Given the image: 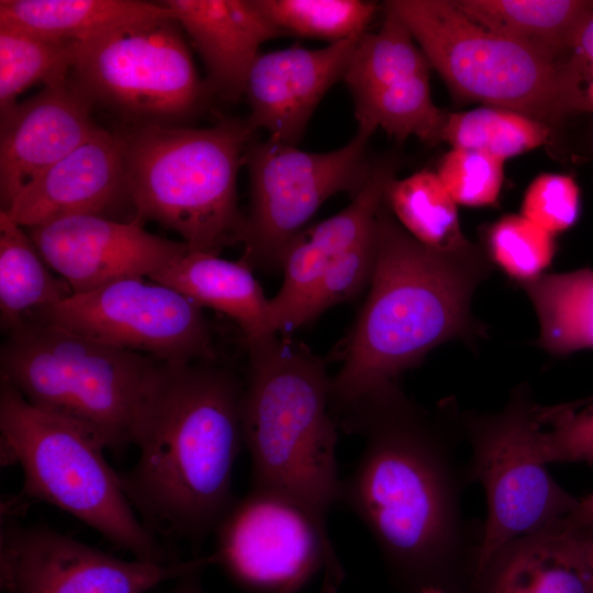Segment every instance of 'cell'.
Instances as JSON below:
<instances>
[{
    "mask_svg": "<svg viewBox=\"0 0 593 593\" xmlns=\"http://www.w3.org/2000/svg\"><path fill=\"white\" fill-rule=\"evenodd\" d=\"M443 412L432 414L396 382L335 418L365 441L355 470L342 480L339 503L362 521L392 574L415 593L444 589L454 566L468 556L475 560L460 507L468 480L454 455L457 425L447 403Z\"/></svg>",
    "mask_w": 593,
    "mask_h": 593,
    "instance_id": "1",
    "label": "cell"
},
{
    "mask_svg": "<svg viewBox=\"0 0 593 593\" xmlns=\"http://www.w3.org/2000/svg\"><path fill=\"white\" fill-rule=\"evenodd\" d=\"M242 396L243 382L216 359L159 365L134 434L138 459L119 472L155 537L199 546L235 500Z\"/></svg>",
    "mask_w": 593,
    "mask_h": 593,
    "instance_id": "2",
    "label": "cell"
},
{
    "mask_svg": "<svg viewBox=\"0 0 593 593\" xmlns=\"http://www.w3.org/2000/svg\"><path fill=\"white\" fill-rule=\"evenodd\" d=\"M491 271L489 258L475 246L459 253L425 247L383 202L369 293L347 340L344 363L331 379L333 416L396 383L444 343L474 345L482 338L485 328L472 314L471 300Z\"/></svg>",
    "mask_w": 593,
    "mask_h": 593,
    "instance_id": "3",
    "label": "cell"
},
{
    "mask_svg": "<svg viewBox=\"0 0 593 593\" xmlns=\"http://www.w3.org/2000/svg\"><path fill=\"white\" fill-rule=\"evenodd\" d=\"M245 343L242 430L250 486L288 499L329 538L327 517L342 488L332 378L322 359L279 333Z\"/></svg>",
    "mask_w": 593,
    "mask_h": 593,
    "instance_id": "4",
    "label": "cell"
},
{
    "mask_svg": "<svg viewBox=\"0 0 593 593\" xmlns=\"http://www.w3.org/2000/svg\"><path fill=\"white\" fill-rule=\"evenodd\" d=\"M254 132L236 119L203 128L142 124L122 132L134 219L176 231L190 249L219 255L242 243L236 182Z\"/></svg>",
    "mask_w": 593,
    "mask_h": 593,
    "instance_id": "5",
    "label": "cell"
},
{
    "mask_svg": "<svg viewBox=\"0 0 593 593\" xmlns=\"http://www.w3.org/2000/svg\"><path fill=\"white\" fill-rule=\"evenodd\" d=\"M160 363L36 322L7 333L0 349L1 382L113 451L134 443Z\"/></svg>",
    "mask_w": 593,
    "mask_h": 593,
    "instance_id": "6",
    "label": "cell"
},
{
    "mask_svg": "<svg viewBox=\"0 0 593 593\" xmlns=\"http://www.w3.org/2000/svg\"><path fill=\"white\" fill-rule=\"evenodd\" d=\"M1 457L20 465L21 494L68 512L134 559H179L138 518L103 448L74 424L31 405L11 385L0 387Z\"/></svg>",
    "mask_w": 593,
    "mask_h": 593,
    "instance_id": "7",
    "label": "cell"
},
{
    "mask_svg": "<svg viewBox=\"0 0 593 593\" xmlns=\"http://www.w3.org/2000/svg\"><path fill=\"white\" fill-rule=\"evenodd\" d=\"M406 25L430 66L460 97L513 110L547 125L583 112L573 67L472 21L452 1L384 3Z\"/></svg>",
    "mask_w": 593,
    "mask_h": 593,
    "instance_id": "8",
    "label": "cell"
},
{
    "mask_svg": "<svg viewBox=\"0 0 593 593\" xmlns=\"http://www.w3.org/2000/svg\"><path fill=\"white\" fill-rule=\"evenodd\" d=\"M534 406L526 384L516 387L500 411L452 406L471 451L467 480L481 484L486 501L473 571L505 545L557 527L578 504L541 457Z\"/></svg>",
    "mask_w": 593,
    "mask_h": 593,
    "instance_id": "9",
    "label": "cell"
},
{
    "mask_svg": "<svg viewBox=\"0 0 593 593\" xmlns=\"http://www.w3.org/2000/svg\"><path fill=\"white\" fill-rule=\"evenodd\" d=\"M72 79L136 125L170 124L195 111L204 86L181 26L169 15L77 43Z\"/></svg>",
    "mask_w": 593,
    "mask_h": 593,
    "instance_id": "10",
    "label": "cell"
},
{
    "mask_svg": "<svg viewBox=\"0 0 593 593\" xmlns=\"http://www.w3.org/2000/svg\"><path fill=\"white\" fill-rule=\"evenodd\" d=\"M371 135L358 127L346 145L326 153L301 150L269 137L250 142L244 163L250 206L242 260L251 270L280 269L286 248L328 198L338 192L353 198L361 190L373 165L367 155Z\"/></svg>",
    "mask_w": 593,
    "mask_h": 593,
    "instance_id": "11",
    "label": "cell"
},
{
    "mask_svg": "<svg viewBox=\"0 0 593 593\" xmlns=\"http://www.w3.org/2000/svg\"><path fill=\"white\" fill-rule=\"evenodd\" d=\"M27 322L51 325L164 363L216 358L202 307L181 292L144 278L72 294L40 310Z\"/></svg>",
    "mask_w": 593,
    "mask_h": 593,
    "instance_id": "12",
    "label": "cell"
},
{
    "mask_svg": "<svg viewBox=\"0 0 593 593\" xmlns=\"http://www.w3.org/2000/svg\"><path fill=\"white\" fill-rule=\"evenodd\" d=\"M213 535V564L251 592L300 590L321 571V593H336L345 577L331 539L302 508L267 490L250 486L235 497Z\"/></svg>",
    "mask_w": 593,
    "mask_h": 593,
    "instance_id": "13",
    "label": "cell"
},
{
    "mask_svg": "<svg viewBox=\"0 0 593 593\" xmlns=\"http://www.w3.org/2000/svg\"><path fill=\"white\" fill-rule=\"evenodd\" d=\"M212 564L210 555L169 563L130 561L48 526L5 521L1 527L4 593H147Z\"/></svg>",
    "mask_w": 593,
    "mask_h": 593,
    "instance_id": "14",
    "label": "cell"
},
{
    "mask_svg": "<svg viewBox=\"0 0 593 593\" xmlns=\"http://www.w3.org/2000/svg\"><path fill=\"white\" fill-rule=\"evenodd\" d=\"M27 234L74 294L149 277L189 248L145 231L136 219L123 222L94 214L53 220L27 228Z\"/></svg>",
    "mask_w": 593,
    "mask_h": 593,
    "instance_id": "15",
    "label": "cell"
},
{
    "mask_svg": "<svg viewBox=\"0 0 593 593\" xmlns=\"http://www.w3.org/2000/svg\"><path fill=\"white\" fill-rule=\"evenodd\" d=\"M92 105L70 74L0 115L1 210L93 134Z\"/></svg>",
    "mask_w": 593,
    "mask_h": 593,
    "instance_id": "16",
    "label": "cell"
},
{
    "mask_svg": "<svg viewBox=\"0 0 593 593\" xmlns=\"http://www.w3.org/2000/svg\"><path fill=\"white\" fill-rule=\"evenodd\" d=\"M360 37L323 48L294 44L259 54L244 91L251 128L265 130L271 139L296 145L322 98L343 79Z\"/></svg>",
    "mask_w": 593,
    "mask_h": 593,
    "instance_id": "17",
    "label": "cell"
},
{
    "mask_svg": "<svg viewBox=\"0 0 593 593\" xmlns=\"http://www.w3.org/2000/svg\"><path fill=\"white\" fill-rule=\"evenodd\" d=\"M123 133L100 126L80 146L52 166L13 199L7 214L31 228L78 214L105 216L127 195Z\"/></svg>",
    "mask_w": 593,
    "mask_h": 593,
    "instance_id": "18",
    "label": "cell"
},
{
    "mask_svg": "<svg viewBox=\"0 0 593 593\" xmlns=\"http://www.w3.org/2000/svg\"><path fill=\"white\" fill-rule=\"evenodd\" d=\"M393 178V163L373 164L365 186L344 210L306 226L292 239L281 259V288L269 299L271 333L294 328L298 313L327 270L376 233L385 189Z\"/></svg>",
    "mask_w": 593,
    "mask_h": 593,
    "instance_id": "19",
    "label": "cell"
},
{
    "mask_svg": "<svg viewBox=\"0 0 593 593\" xmlns=\"http://www.w3.org/2000/svg\"><path fill=\"white\" fill-rule=\"evenodd\" d=\"M168 15L183 29L208 72L209 87L237 100L262 43L283 35L255 0H164Z\"/></svg>",
    "mask_w": 593,
    "mask_h": 593,
    "instance_id": "20",
    "label": "cell"
},
{
    "mask_svg": "<svg viewBox=\"0 0 593 593\" xmlns=\"http://www.w3.org/2000/svg\"><path fill=\"white\" fill-rule=\"evenodd\" d=\"M474 593H593V577L557 527L514 540L472 573Z\"/></svg>",
    "mask_w": 593,
    "mask_h": 593,
    "instance_id": "21",
    "label": "cell"
},
{
    "mask_svg": "<svg viewBox=\"0 0 593 593\" xmlns=\"http://www.w3.org/2000/svg\"><path fill=\"white\" fill-rule=\"evenodd\" d=\"M148 278L181 292L201 307L226 314L238 325L245 342L271 334L269 299L242 259L231 261L217 254L188 248Z\"/></svg>",
    "mask_w": 593,
    "mask_h": 593,
    "instance_id": "22",
    "label": "cell"
},
{
    "mask_svg": "<svg viewBox=\"0 0 593 593\" xmlns=\"http://www.w3.org/2000/svg\"><path fill=\"white\" fill-rule=\"evenodd\" d=\"M481 26L552 58H566L589 15L590 0H457Z\"/></svg>",
    "mask_w": 593,
    "mask_h": 593,
    "instance_id": "23",
    "label": "cell"
},
{
    "mask_svg": "<svg viewBox=\"0 0 593 593\" xmlns=\"http://www.w3.org/2000/svg\"><path fill=\"white\" fill-rule=\"evenodd\" d=\"M168 15L160 2L138 0H1L0 23L83 43L118 27Z\"/></svg>",
    "mask_w": 593,
    "mask_h": 593,
    "instance_id": "24",
    "label": "cell"
},
{
    "mask_svg": "<svg viewBox=\"0 0 593 593\" xmlns=\"http://www.w3.org/2000/svg\"><path fill=\"white\" fill-rule=\"evenodd\" d=\"M52 270L30 235L0 210V325L5 334L74 294Z\"/></svg>",
    "mask_w": 593,
    "mask_h": 593,
    "instance_id": "25",
    "label": "cell"
},
{
    "mask_svg": "<svg viewBox=\"0 0 593 593\" xmlns=\"http://www.w3.org/2000/svg\"><path fill=\"white\" fill-rule=\"evenodd\" d=\"M519 287L539 321L536 346L557 357L593 349L592 268L544 273Z\"/></svg>",
    "mask_w": 593,
    "mask_h": 593,
    "instance_id": "26",
    "label": "cell"
},
{
    "mask_svg": "<svg viewBox=\"0 0 593 593\" xmlns=\"http://www.w3.org/2000/svg\"><path fill=\"white\" fill-rule=\"evenodd\" d=\"M384 202L399 224L425 247L440 253L473 247L461 231L457 203L436 172L421 170L393 178Z\"/></svg>",
    "mask_w": 593,
    "mask_h": 593,
    "instance_id": "27",
    "label": "cell"
},
{
    "mask_svg": "<svg viewBox=\"0 0 593 593\" xmlns=\"http://www.w3.org/2000/svg\"><path fill=\"white\" fill-rule=\"evenodd\" d=\"M353 100L358 127L371 133L380 127L400 142L412 135L430 144L441 139L447 113L433 102L429 70L390 81Z\"/></svg>",
    "mask_w": 593,
    "mask_h": 593,
    "instance_id": "28",
    "label": "cell"
},
{
    "mask_svg": "<svg viewBox=\"0 0 593 593\" xmlns=\"http://www.w3.org/2000/svg\"><path fill=\"white\" fill-rule=\"evenodd\" d=\"M77 43L44 36L0 23V115L35 83L66 80L72 70Z\"/></svg>",
    "mask_w": 593,
    "mask_h": 593,
    "instance_id": "29",
    "label": "cell"
},
{
    "mask_svg": "<svg viewBox=\"0 0 593 593\" xmlns=\"http://www.w3.org/2000/svg\"><path fill=\"white\" fill-rule=\"evenodd\" d=\"M549 125L523 113L482 107L447 113L441 139L452 148L481 152L501 160L545 144Z\"/></svg>",
    "mask_w": 593,
    "mask_h": 593,
    "instance_id": "30",
    "label": "cell"
},
{
    "mask_svg": "<svg viewBox=\"0 0 593 593\" xmlns=\"http://www.w3.org/2000/svg\"><path fill=\"white\" fill-rule=\"evenodd\" d=\"M259 10L280 31L329 44L360 37L378 7L361 0H255Z\"/></svg>",
    "mask_w": 593,
    "mask_h": 593,
    "instance_id": "31",
    "label": "cell"
},
{
    "mask_svg": "<svg viewBox=\"0 0 593 593\" xmlns=\"http://www.w3.org/2000/svg\"><path fill=\"white\" fill-rule=\"evenodd\" d=\"M485 240L490 262L518 286L544 275L556 254L553 235L522 214L499 219Z\"/></svg>",
    "mask_w": 593,
    "mask_h": 593,
    "instance_id": "32",
    "label": "cell"
},
{
    "mask_svg": "<svg viewBox=\"0 0 593 593\" xmlns=\"http://www.w3.org/2000/svg\"><path fill=\"white\" fill-rule=\"evenodd\" d=\"M538 440L547 465L593 463V396L544 406L535 403Z\"/></svg>",
    "mask_w": 593,
    "mask_h": 593,
    "instance_id": "33",
    "label": "cell"
},
{
    "mask_svg": "<svg viewBox=\"0 0 593 593\" xmlns=\"http://www.w3.org/2000/svg\"><path fill=\"white\" fill-rule=\"evenodd\" d=\"M376 254L377 231L327 270L298 313L294 327L309 323L328 307L353 299L369 287Z\"/></svg>",
    "mask_w": 593,
    "mask_h": 593,
    "instance_id": "34",
    "label": "cell"
},
{
    "mask_svg": "<svg viewBox=\"0 0 593 593\" xmlns=\"http://www.w3.org/2000/svg\"><path fill=\"white\" fill-rule=\"evenodd\" d=\"M503 164L481 152L451 148L441 158L436 174L457 204L486 206L500 195Z\"/></svg>",
    "mask_w": 593,
    "mask_h": 593,
    "instance_id": "35",
    "label": "cell"
},
{
    "mask_svg": "<svg viewBox=\"0 0 593 593\" xmlns=\"http://www.w3.org/2000/svg\"><path fill=\"white\" fill-rule=\"evenodd\" d=\"M579 213V187L566 175H540L528 186L522 202V215L552 235L571 227Z\"/></svg>",
    "mask_w": 593,
    "mask_h": 593,
    "instance_id": "36",
    "label": "cell"
},
{
    "mask_svg": "<svg viewBox=\"0 0 593 593\" xmlns=\"http://www.w3.org/2000/svg\"><path fill=\"white\" fill-rule=\"evenodd\" d=\"M568 58L577 76L583 111L593 114V7Z\"/></svg>",
    "mask_w": 593,
    "mask_h": 593,
    "instance_id": "37",
    "label": "cell"
},
{
    "mask_svg": "<svg viewBox=\"0 0 593 593\" xmlns=\"http://www.w3.org/2000/svg\"><path fill=\"white\" fill-rule=\"evenodd\" d=\"M560 526L571 538L582 562L593 577V529H580Z\"/></svg>",
    "mask_w": 593,
    "mask_h": 593,
    "instance_id": "38",
    "label": "cell"
},
{
    "mask_svg": "<svg viewBox=\"0 0 593 593\" xmlns=\"http://www.w3.org/2000/svg\"><path fill=\"white\" fill-rule=\"evenodd\" d=\"M561 524L570 528L593 529V492L579 499L573 511Z\"/></svg>",
    "mask_w": 593,
    "mask_h": 593,
    "instance_id": "39",
    "label": "cell"
},
{
    "mask_svg": "<svg viewBox=\"0 0 593 593\" xmlns=\"http://www.w3.org/2000/svg\"><path fill=\"white\" fill-rule=\"evenodd\" d=\"M201 571H194L178 579L175 586L167 593H205L200 582ZM278 593H296V591L286 589Z\"/></svg>",
    "mask_w": 593,
    "mask_h": 593,
    "instance_id": "40",
    "label": "cell"
},
{
    "mask_svg": "<svg viewBox=\"0 0 593 593\" xmlns=\"http://www.w3.org/2000/svg\"><path fill=\"white\" fill-rule=\"evenodd\" d=\"M416 593H450V592L440 588L432 586V588H424Z\"/></svg>",
    "mask_w": 593,
    "mask_h": 593,
    "instance_id": "41",
    "label": "cell"
}]
</instances>
